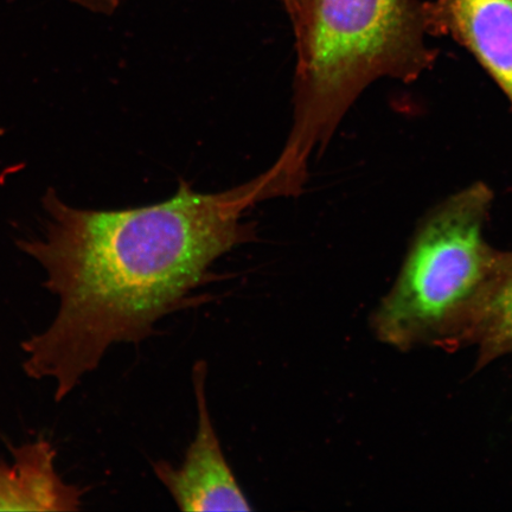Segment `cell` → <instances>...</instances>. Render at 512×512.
I'll return each instance as SVG.
<instances>
[{
    "label": "cell",
    "instance_id": "obj_8",
    "mask_svg": "<svg viewBox=\"0 0 512 512\" xmlns=\"http://www.w3.org/2000/svg\"><path fill=\"white\" fill-rule=\"evenodd\" d=\"M76 4L85 6V8L93 11L112 12L117 6L118 0H70Z\"/></svg>",
    "mask_w": 512,
    "mask_h": 512
},
{
    "label": "cell",
    "instance_id": "obj_1",
    "mask_svg": "<svg viewBox=\"0 0 512 512\" xmlns=\"http://www.w3.org/2000/svg\"><path fill=\"white\" fill-rule=\"evenodd\" d=\"M267 185L266 174L216 194L182 184L168 201L118 211L76 209L49 190L46 233L19 246L46 272L59 309L22 344L25 373L53 381L60 402L112 345L153 334L220 256L248 240L241 216L268 198Z\"/></svg>",
    "mask_w": 512,
    "mask_h": 512
},
{
    "label": "cell",
    "instance_id": "obj_5",
    "mask_svg": "<svg viewBox=\"0 0 512 512\" xmlns=\"http://www.w3.org/2000/svg\"><path fill=\"white\" fill-rule=\"evenodd\" d=\"M430 11L433 36L469 50L512 106V0H435Z\"/></svg>",
    "mask_w": 512,
    "mask_h": 512
},
{
    "label": "cell",
    "instance_id": "obj_3",
    "mask_svg": "<svg viewBox=\"0 0 512 512\" xmlns=\"http://www.w3.org/2000/svg\"><path fill=\"white\" fill-rule=\"evenodd\" d=\"M492 202L494 192L477 182L428 211L371 316L380 342L401 351L464 348L504 253L485 238Z\"/></svg>",
    "mask_w": 512,
    "mask_h": 512
},
{
    "label": "cell",
    "instance_id": "obj_7",
    "mask_svg": "<svg viewBox=\"0 0 512 512\" xmlns=\"http://www.w3.org/2000/svg\"><path fill=\"white\" fill-rule=\"evenodd\" d=\"M476 347L478 367L512 354V252H504L488 297L467 334L464 348Z\"/></svg>",
    "mask_w": 512,
    "mask_h": 512
},
{
    "label": "cell",
    "instance_id": "obj_6",
    "mask_svg": "<svg viewBox=\"0 0 512 512\" xmlns=\"http://www.w3.org/2000/svg\"><path fill=\"white\" fill-rule=\"evenodd\" d=\"M12 463L0 459V511H76L85 490L64 483L49 441L11 448Z\"/></svg>",
    "mask_w": 512,
    "mask_h": 512
},
{
    "label": "cell",
    "instance_id": "obj_4",
    "mask_svg": "<svg viewBox=\"0 0 512 512\" xmlns=\"http://www.w3.org/2000/svg\"><path fill=\"white\" fill-rule=\"evenodd\" d=\"M206 376V363L197 362L192 371V380L198 408V428L183 464L176 469L168 463L158 462L153 464V470L182 511H252L251 504L224 458L211 422L204 392Z\"/></svg>",
    "mask_w": 512,
    "mask_h": 512
},
{
    "label": "cell",
    "instance_id": "obj_2",
    "mask_svg": "<svg viewBox=\"0 0 512 512\" xmlns=\"http://www.w3.org/2000/svg\"><path fill=\"white\" fill-rule=\"evenodd\" d=\"M297 46L294 123L281 159L296 170L322 150L371 83L413 82L434 66L430 2L280 0Z\"/></svg>",
    "mask_w": 512,
    "mask_h": 512
}]
</instances>
